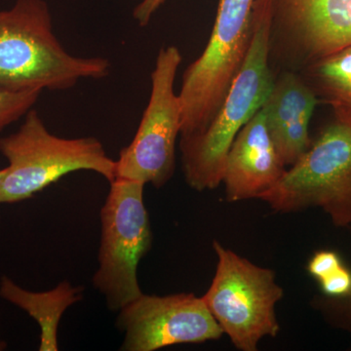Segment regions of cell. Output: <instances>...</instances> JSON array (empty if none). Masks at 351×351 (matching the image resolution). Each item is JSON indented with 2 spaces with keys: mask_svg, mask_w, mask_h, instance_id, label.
Masks as SVG:
<instances>
[{
  "mask_svg": "<svg viewBox=\"0 0 351 351\" xmlns=\"http://www.w3.org/2000/svg\"><path fill=\"white\" fill-rule=\"evenodd\" d=\"M286 167L261 108L237 134L226 156L221 182L226 200L260 199L282 179Z\"/></svg>",
  "mask_w": 351,
  "mask_h": 351,
  "instance_id": "obj_11",
  "label": "cell"
},
{
  "mask_svg": "<svg viewBox=\"0 0 351 351\" xmlns=\"http://www.w3.org/2000/svg\"><path fill=\"white\" fill-rule=\"evenodd\" d=\"M216 272L202 300L219 327L241 351H257L265 337L280 331L276 304L283 289L276 272L247 260L215 240Z\"/></svg>",
  "mask_w": 351,
  "mask_h": 351,
  "instance_id": "obj_6",
  "label": "cell"
},
{
  "mask_svg": "<svg viewBox=\"0 0 351 351\" xmlns=\"http://www.w3.org/2000/svg\"><path fill=\"white\" fill-rule=\"evenodd\" d=\"M274 211L321 208L337 226H351V117L335 113L315 142L260 198Z\"/></svg>",
  "mask_w": 351,
  "mask_h": 351,
  "instance_id": "obj_4",
  "label": "cell"
},
{
  "mask_svg": "<svg viewBox=\"0 0 351 351\" xmlns=\"http://www.w3.org/2000/svg\"><path fill=\"white\" fill-rule=\"evenodd\" d=\"M110 69L106 58L69 54L55 34L45 0H16L0 11V88L64 91L84 78L107 77Z\"/></svg>",
  "mask_w": 351,
  "mask_h": 351,
  "instance_id": "obj_2",
  "label": "cell"
},
{
  "mask_svg": "<svg viewBox=\"0 0 351 351\" xmlns=\"http://www.w3.org/2000/svg\"><path fill=\"white\" fill-rule=\"evenodd\" d=\"M101 209L99 267L92 283L110 311H119L143 294L138 280L141 260L152 248L149 216L144 202L145 184L126 179L110 182Z\"/></svg>",
  "mask_w": 351,
  "mask_h": 351,
  "instance_id": "obj_7",
  "label": "cell"
},
{
  "mask_svg": "<svg viewBox=\"0 0 351 351\" xmlns=\"http://www.w3.org/2000/svg\"><path fill=\"white\" fill-rule=\"evenodd\" d=\"M115 325L124 332L120 346L123 351H154L182 343H201L217 341L223 335L202 297L193 293H143L120 309Z\"/></svg>",
  "mask_w": 351,
  "mask_h": 351,
  "instance_id": "obj_9",
  "label": "cell"
},
{
  "mask_svg": "<svg viewBox=\"0 0 351 351\" xmlns=\"http://www.w3.org/2000/svg\"><path fill=\"white\" fill-rule=\"evenodd\" d=\"M254 3L255 0H219L206 48L182 75L180 138L204 131L223 105L250 47Z\"/></svg>",
  "mask_w": 351,
  "mask_h": 351,
  "instance_id": "obj_5",
  "label": "cell"
},
{
  "mask_svg": "<svg viewBox=\"0 0 351 351\" xmlns=\"http://www.w3.org/2000/svg\"><path fill=\"white\" fill-rule=\"evenodd\" d=\"M166 0H142L133 11V18L140 27H145L151 22L152 16Z\"/></svg>",
  "mask_w": 351,
  "mask_h": 351,
  "instance_id": "obj_18",
  "label": "cell"
},
{
  "mask_svg": "<svg viewBox=\"0 0 351 351\" xmlns=\"http://www.w3.org/2000/svg\"><path fill=\"white\" fill-rule=\"evenodd\" d=\"M336 301L335 306L341 311L343 318V325L351 331V294L341 299H332Z\"/></svg>",
  "mask_w": 351,
  "mask_h": 351,
  "instance_id": "obj_19",
  "label": "cell"
},
{
  "mask_svg": "<svg viewBox=\"0 0 351 351\" xmlns=\"http://www.w3.org/2000/svg\"><path fill=\"white\" fill-rule=\"evenodd\" d=\"M307 83L335 113L351 117V46L307 66Z\"/></svg>",
  "mask_w": 351,
  "mask_h": 351,
  "instance_id": "obj_14",
  "label": "cell"
},
{
  "mask_svg": "<svg viewBox=\"0 0 351 351\" xmlns=\"http://www.w3.org/2000/svg\"><path fill=\"white\" fill-rule=\"evenodd\" d=\"M176 46L161 48L152 73L149 104L133 141L120 152L117 179L165 186L176 168V145L181 135L182 108L175 80L182 64Z\"/></svg>",
  "mask_w": 351,
  "mask_h": 351,
  "instance_id": "obj_8",
  "label": "cell"
},
{
  "mask_svg": "<svg viewBox=\"0 0 351 351\" xmlns=\"http://www.w3.org/2000/svg\"><path fill=\"white\" fill-rule=\"evenodd\" d=\"M270 53L304 68L351 46V0H271Z\"/></svg>",
  "mask_w": 351,
  "mask_h": 351,
  "instance_id": "obj_10",
  "label": "cell"
},
{
  "mask_svg": "<svg viewBox=\"0 0 351 351\" xmlns=\"http://www.w3.org/2000/svg\"><path fill=\"white\" fill-rule=\"evenodd\" d=\"M84 287L69 281L52 290L34 292L21 287L8 276L0 278V298L22 309L38 323L40 329L39 351H57L58 329L66 309L83 299Z\"/></svg>",
  "mask_w": 351,
  "mask_h": 351,
  "instance_id": "obj_13",
  "label": "cell"
},
{
  "mask_svg": "<svg viewBox=\"0 0 351 351\" xmlns=\"http://www.w3.org/2000/svg\"><path fill=\"white\" fill-rule=\"evenodd\" d=\"M0 154L8 161L0 204L29 199L75 171H92L108 182L117 179V161L98 138L58 137L32 108L18 131L0 138Z\"/></svg>",
  "mask_w": 351,
  "mask_h": 351,
  "instance_id": "obj_3",
  "label": "cell"
},
{
  "mask_svg": "<svg viewBox=\"0 0 351 351\" xmlns=\"http://www.w3.org/2000/svg\"><path fill=\"white\" fill-rule=\"evenodd\" d=\"M271 0H255L253 36L244 63L223 105L204 131L180 138L182 171L186 184L197 191L223 182L226 156L237 134L262 108L274 87L270 66Z\"/></svg>",
  "mask_w": 351,
  "mask_h": 351,
  "instance_id": "obj_1",
  "label": "cell"
},
{
  "mask_svg": "<svg viewBox=\"0 0 351 351\" xmlns=\"http://www.w3.org/2000/svg\"><path fill=\"white\" fill-rule=\"evenodd\" d=\"M43 90H12L0 88V132L25 117L38 101Z\"/></svg>",
  "mask_w": 351,
  "mask_h": 351,
  "instance_id": "obj_15",
  "label": "cell"
},
{
  "mask_svg": "<svg viewBox=\"0 0 351 351\" xmlns=\"http://www.w3.org/2000/svg\"><path fill=\"white\" fill-rule=\"evenodd\" d=\"M341 265L343 263L338 254L332 251H320L311 258L307 265V270L311 276L319 281L320 279L324 278L335 270L338 269Z\"/></svg>",
  "mask_w": 351,
  "mask_h": 351,
  "instance_id": "obj_17",
  "label": "cell"
},
{
  "mask_svg": "<svg viewBox=\"0 0 351 351\" xmlns=\"http://www.w3.org/2000/svg\"><path fill=\"white\" fill-rule=\"evenodd\" d=\"M7 348L6 341H4L3 339H0V351L5 350Z\"/></svg>",
  "mask_w": 351,
  "mask_h": 351,
  "instance_id": "obj_21",
  "label": "cell"
},
{
  "mask_svg": "<svg viewBox=\"0 0 351 351\" xmlns=\"http://www.w3.org/2000/svg\"><path fill=\"white\" fill-rule=\"evenodd\" d=\"M317 95L302 76L293 71L276 78L262 110L270 136L286 166H292L311 145L309 123Z\"/></svg>",
  "mask_w": 351,
  "mask_h": 351,
  "instance_id": "obj_12",
  "label": "cell"
},
{
  "mask_svg": "<svg viewBox=\"0 0 351 351\" xmlns=\"http://www.w3.org/2000/svg\"><path fill=\"white\" fill-rule=\"evenodd\" d=\"M7 173V167L0 169V191H1L2 182H3L4 177Z\"/></svg>",
  "mask_w": 351,
  "mask_h": 351,
  "instance_id": "obj_20",
  "label": "cell"
},
{
  "mask_svg": "<svg viewBox=\"0 0 351 351\" xmlns=\"http://www.w3.org/2000/svg\"><path fill=\"white\" fill-rule=\"evenodd\" d=\"M318 282L323 294L330 299H341L351 294V271L343 265Z\"/></svg>",
  "mask_w": 351,
  "mask_h": 351,
  "instance_id": "obj_16",
  "label": "cell"
}]
</instances>
